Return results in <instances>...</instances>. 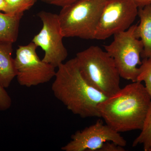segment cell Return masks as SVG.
<instances>
[{
  "mask_svg": "<svg viewBox=\"0 0 151 151\" xmlns=\"http://www.w3.org/2000/svg\"><path fill=\"white\" fill-rule=\"evenodd\" d=\"M54 78L52 91L68 110L82 118H100L98 105L108 97L85 80L76 58L60 65Z\"/></svg>",
  "mask_w": 151,
  "mask_h": 151,
  "instance_id": "obj_1",
  "label": "cell"
},
{
  "mask_svg": "<svg viewBox=\"0 0 151 151\" xmlns=\"http://www.w3.org/2000/svg\"><path fill=\"white\" fill-rule=\"evenodd\" d=\"M151 102L145 85L135 81L100 103L98 112L105 124L118 133L141 130Z\"/></svg>",
  "mask_w": 151,
  "mask_h": 151,
  "instance_id": "obj_2",
  "label": "cell"
},
{
  "mask_svg": "<svg viewBox=\"0 0 151 151\" xmlns=\"http://www.w3.org/2000/svg\"><path fill=\"white\" fill-rule=\"evenodd\" d=\"M76 58L83 77L95 89L108 97L121 89L119 70L105 50L97 46H90L78 52Z\"/></svg>",
  "mask_w": 151,
  "mask_h": 151,
  "instance_id": "obj_3",
  "label": "cell"
},
{
  "mask_svg": "<svg viewBox=\"0 0 151 151\" xmlns=\"http://www.w3.org/2000/svg\"><path fill=\"white\" fill-rule=\"evenodd\" d=\"M106 0H77L58 14L64 37L94 39L99 19Z\"/></svg>",
  "mask_w": 151,
  "mask_h": 151,
  "instance_id": "obj_4",
  "label": "cell"
},
{
  "mask_svg": "<svg viewBox=\"0 0 151 151\" xmlns=\"http://www.w3.org/2000/svg\"><path fill=\"white\" fill-rule=\"evenodd\" d=\"M137 24L114 35L111 44L104 46L105 50L114 60L121 78L137 81L143 50L142 41L136 35Z\"/></svg>",
  "mask_w": 151,
  "mask_h": 151,
  "instance_id": "obj_5",
  "label": "cell"
},
{
  "mask_svg": "<svg viewBox=\"0 0 151 151\" xmlns=\"http://www.w3.org/2000/svg\"><path fill=\"white\" fill-rule=\"evenodd\" d=\"M37 46L32 42L20 45L14 58L17 79L21 86L30 87L47 83L55 76L53 65L43 61L38 56Z\"/></svg>",
  "mask_w": 151,
  "mask_h": 151,
  "instance_id": "obj_6",
  "label": "cell"
},
{
  "mask_svg": "<svg viewBox=\"0 0 151 151\" xmlns=\"http://www.w3.org/2000/svg\"><path fill=\"white\" fill-rule=\"evenodd\" d=\"M138 9L132 0H106L94 39L104 40L129 28L138 15Z\"/></svg>",
  "mask_w": 151,
  "mask_h": 151,
  "instance_id": "obj_7",
  "label": "cell"
},
{
  "mask_svg": "<svg viewBox=\"0 0 151 151\" xmlns=\"http://www.w3.org/2000/svg\"><path fill=\"white\" fill-rule=\"evenodd\" d=\"M42 23V27L32 41L37 47L44 51L42 60L58 68L64 63L68 55L63 42L58 14L45 11L37 14Z\"/></svg>",
  "mask_w": 151,
  "mask_h": 151,
  "instance_id": "obj_8",
  "label": "cell"
},
{
  "mask_svg": "<svg viewBox=\"0 0 151 151\" xmlns=\"http://www.w3.org/2000/svg\"><path fill=\"white\" fill-rule=\"evenodd\" d=\"M113 142L122 147L127 145V141L120 134L102 120L84 129L76 132L71 137V140L63 146V151H98L103 144Z\"/></svg>",
  "mask_w": 151,
  "mask_h": 151,
  "instance_id": "obj_9",
  "label": "cell"
},
{
  "mask_svg": "<svg viewBox=\"0 0 151 151\" xmlns=\"http://www.w3.org/2000/svg\"><path fill=\"white\" fill-rule=\"evenodd\" d=\"M12 43L0 42V84L7 88L16 77L17 72L12 57Z\"/></svg>",
  "mask_w": 151,
  "mask_h": 151,
  "instance_id": "obj_10",
  "label": "cell"
},
{
  "mask_svg": "<svg viewBox=\"0 0 151 151\" xmlns=\"http://www.w3.org/2000/svg\"><path fill=\"white\" fill-rule=\"evenodd\" d=\"M138 15L140 23L137 24L136 34L143 45L142 56L143 58L151 57V5L138 9Z\"/></svg>",
  "mask_w": 151,
  "mask_h": 151,
  "instance_id": "obj_11",
  "label": "cell"
},
{
  "mask_svg": "<svg viewBox=\"0 0 151 151\" xmlns=\"http://www.w3.org/2000/svg\"><path fill=\"white\" fill-rule=\"evenodd\" d=\"M24 14H12L0 12V42H16Z\"/></svg>",
  "mask_w": 151,
  "mask_h": 151,
  "instance_id": "obj_12",
  "label": "cell"
},
{
  "mask_svg": "<svg viewBox=\"0 0 151 151\" xmlns=\"http://www.w3.org/2000/svg\"><path fill=\"white\" fill-rule=\"evenodd\" d=\"M139 135L133 142L132 146L142 145L145 151H151V102Z\"/></svg>",
  "mask_w": 151,
  "mask_h": 151,
  "instance_id": "obj_13",
  "label": "cell"
},
{
  "mask_svg": "<svg viewBox=\"0 0 151 151\" xmlns=\"http://www.w3.org/2000/svg\"><path fill=\"white\" fill-rule=\"evenodd\" d=\"M137 81L145 82V87L151 98V57L143 59L139 67Z\"/></svg>",
  "mask_w": 151,
  "mask_h": 151,
  "instance_id": "obj_14",
  "label": "cell"
},
{
  "mask_svg": "<svg viewBox=\"0 0 151 151\" xmlns=\"http://www.w3.org/2000/svg\"><path fill=\"white\" fill-rule=\"evenodd\" d=\"M7 6V14H24L30 9L37 0H4Z\"/></svg>",
  "mask_w": 151,
  "mask_h": 151,
  "instance_id": "obj_15",
  "label": "cell"
},
{
  "mask_svg": "<svg viewBox=\"0 0 151 151\" xmlns=\"http://www.w3.org/2000/svg\"><path fill=\"white\" fill-rule=\"evenodd\" d=\"M6 88L0 84V111H6L12 106V98L6 91Z\"/></svg>",
  "mask_w": 151,
  "mask_h": 151,
  "instance_id": "obj_16",
  "label": "cell"
},
{
  "mask_svg": "<svg viewBox=\"0 0 151 151\" xmlns=\"http://www.w3.org/2000/svg\"><path fill=\"white\" fill-rule=\"evenodd\" d=\"M124 147L111 142H108L103 144L98 151H124Z\"/></svg>",
  "mask_w": 151,
  "mask_h": 151,
  "instance_id": "obj_17",
  "label": "cell"
},
{
  "mask_svg": "<svg viewBox=\"0 0 151 151\" xmlns=\"http://www.w3.org/2000/svg\"><path fill=\"white\" fill-rule=\"evenodd\" d=\"M40 1L49 4L58 6L62 8L74 2L77 0H40Z\"/></svg>",
  "mask_w": 151,
  "mask_h": 151,
  "instance_id": "obj_18",
  "label": "cell"
},
{
  "mask_svg": "<svg viewBox=\"0 0 151 151\" xmlns=\"http://www.w3.org/2000/svg\"><path fill=\"white\" fill-rule=\"evenodd\" d=\"M138 8L151 5V0H132Z\"/></svg>",
  "mask_w": 151,
  "mask_h": 151,
  "instance_id": "obj_19",
  "label": "cell"
},
{
  "mask_svg": "<svg viewBox=\"0 0 151 151\" xmlns=\"http://www.w3.org/2000/svg\"><path fill=\"white\" fill-rule=\"evenodd\" d=\"M0 12L7 13V6L4 0H0Z\"/></svg>",
  "mask_w": 151,
  "mask_h": 151,
  "instance_id": "obj_20",
  "label": "cell"
}]
</instances>
